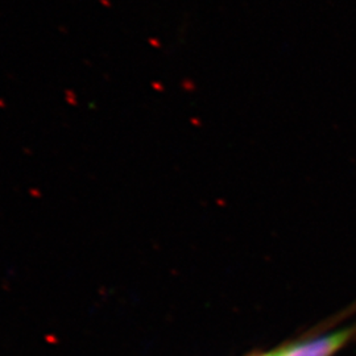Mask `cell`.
<instances>
[{"mask_svg":"<svg viewBox=\"0 0 356 356\" xmlns=\"http://www.w3.org/2000/svg\"><path fill=\"white\" fill-rule=\"evenodd\" d=\"M354 334L355 329L335 331L305 342L285 346L275 351V356H332Z\"/></svg>","mask_w":356,"mask_h":356,"instance_id":"cell-1","label":"cell"},{"mask_svg":"<svg viewBox=\"0 0 356 356\" xmlns=\"http://www.w3.org/2000/svg\"><path fill=\"white\" fill-rule=\"evenodd\" d=\"M257 356H275V351H273V353H268V354H261V355Z\"/></svg>","mask_w":356,"mask_h":356,"instance_id":"cell-2","label":"cell"},{"mask_svg":"<svg viewBox=\"0 0 356 356\" xmlns=\"http://www.w3.org/2000/svg\"><path fill=\"white\" fill-rule=\"evenodd\" d=\"M355 330H356V327H355Z\"/></svg>","mask_w":356,"mask_h":356,"instance_id":"cell-3","label":"cell"}]
</instances>
